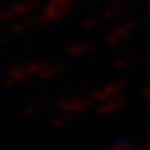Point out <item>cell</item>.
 Listing matches in <instances>:
<instances>
[{
	"label": "cell",
	"instance_id": "1",
	"mask_svg": "<svg viewBox=\"0 0 150 150\" xmlns=\"http://www.w3.org/2000/svg\"><path fill=\"white\" fill-rule=\"evenodd\" d=\"M136 147H137V145H136L133 141H118L109 150H136Z\"/></svg>",
	"mask_w": 150,
	"mask_h": 150
},
{
	"label": "cell",
	"instance_id": "2",
	"mask_svg": "<svg viewBox=\"0 0 150 150\" xmlns=\"http://www.w3.org/2000/svg\"><path fill=\"white\" fill-rule=\"evenodd\" d=\"M136 150H150V147H147V145H139V147H136Z\"/></svg>",
	"mask_w": 150,
	"mask_h": 150
}]
</instances>
